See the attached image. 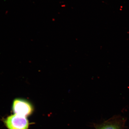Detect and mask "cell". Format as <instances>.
Returning <instances> with one entry per match:
<instances>
[{
    "label": "cell",
    "mask_w": 129,
    "mask_h": 129,
    "mask_svg": "<svg viewBox=\"0 0 129 129\" xmlns=\"http://www.w3.org/2000/svg\"><path fill=\"white\" fill-rule=\"evenodd\" d=\"M12 110L15 114L27 117L31 115L34 108L30 102L22 98L14 99L12 104Z\"/></svg>",
    "instance_id": "6da1fadb"
},
{
    "label": "cell",
    "mask_w": 129,
    "mask_h": 129,
    "mask_svg": "<svg viewBox=\"0 0 129 129\" xmlns=\"http://www.w3.org/2000/svg\"><path fill=\"white\" fill-rule=\"evenodd\" d=\"M5 123L8 129H28L29 124L26 117L15 114L8 116Z\"/></svg>",
    "instance_id": "7a4b0ae2"
},
{
    "label": "cell",
    "mask_w": 129,
    "mask_h": 129,
    "mask_svg": "<svg viewBox=\"0 0 129 129\" xmlns=\"http://www.w3.org/2000/svg\"><path fill=\"white\" fill-rule=\"evenodd\" d=\"M123 124V120L115 118L97 126L96 129H122Z\"/></svg>",
    "instance_id": "3957f363"
}]
</instances>
